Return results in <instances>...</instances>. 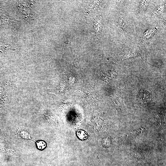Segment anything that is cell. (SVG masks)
<instances>
[{
    "mask_svg": "<svg viewBox=\"0 0 166 166\" xmlns=\"http://www.w3.org/2000/svg\"><path fill=\"white\" fill-rule=\"evenodd\" d=\"M140 4V11L142 13L147 8L148 4V1H141Z\"/></svg>",
    "mask_w": 166,
    "mask_h": 166,
    "instance_id": "9c48e42d",
    "label": "cell"
},
{
    "mask_svg": "<svg viewBox=\"0 0 166 166\" xmlns=\"http://www.w3.org/2000/svg\"><path fill=\"white\" fill-rule=\"evenodd\" d=\"M118 24L124 32L128 34L130 32V29L127 20L125 17L121 14H118Z\"/></svg>",
    "mask_w": 166,
    "mask_h": 166,
    "instance_id": "3957f363",
    "label": "cell"
},
{
    "mask_svg": "<svg viewBox=\"0 0 166 166\" xmlns=\"http://www.w3.org/2000/svg\"><path fill=\"white\" fill-rule=\"evenodd\" d=\"M9 50H15L14 48L10 44L0 41V52H3Z\"/></svg>",
    "mask_w": 166,
    "mask_h": 166,
    "instance_id": "277c9868",
    "label": "cell"
},
{
    "mask_svg": "<svg viewBox=\"0 0 166 166\" xmlns=\"http://www.w3.org/2000/svg\"><path fill=\"white\" fill-rule=\"evenodd\" d=\"M136 98L139 104L142 106L147 105L152 101V97L149 92L142 89L138 92Z\"/></svg>",
    "mask_w": 166,
    "mask_h": 166,
    "instance_id": "7a4b0ae2",
    "label": "cell"
},
{
    "mask_svg": "<svg viewBox=\"0 0 166 166\" xmlns=\"http://www.w3.org/2000/svg\"><path fill=\"white\" fill-rule=\"evenodd\" d=\"M143 130V128H139L132 132L128 134L127 136L128 138H135L136 136H137L138 135L140 134Z\"/></svg>",
    "mask_w": 166,
    "mask_h": 166,
    "instance_id": "52a82bcc",
    "label": "cell"
},
{
    "mask_svg": "<svg viewBox=\"0 0 166 166\" xmlns=\"http://www.w3.org/2000/svg\"><path fill=\"white\" fill-rule=\"evenodd\" d=\"M156 30L155 28L153 29H149L147 30L144 34V38H148L155 32Z\"/></svg>",
    "mask_w": 166,
    "mask_h": 166,
    "instance_id": "ba28073f",
    "label": "cell"
},
{
    "mask_svg": "<svg viewBox=\"0 0 166 166\" xmlns=\"http://www.w3.org/2000/svg\"><path fill=\"white\" fill-rule=\"evenodd\" d=\"M76 134L79 138L82 140H86L88 137L87 133L82 130H77L76 131Z\"/></svg>",
    "mask_w": 166,
    "mask_h": 166,
    "instance_id": "8992f818",
    "label": "cell"
},
{
    "mask_svg": "<svg viewBox=\"0 0 166 166\" xmlns=\"http://www.w3.org/2000/svg\"><path fill=\"white\" fill-rule=\"evenodd\" d=\"M156 118V119L158 123H160V124H164V121H163L162 117H161L160 115H158L157 116Z\"/></svg>",
    "mask_w": 166,
    "mask_h": 166,
    "instance_id": "8fae6325",
    "label": "cell"
},
{
    "mask_svg": "<svg viewBox=\"0 0 166 166\" xmlns=\"http://www.w3.org/2000/svg\"><path fill=\"white\" fill-rule=\"evenodd\" d=\"M131 156L134 158L139 160L144 157V155L139 150H132L130 153Z\"/></svg>",
    "mask_w": 166,
    "mask_h": 166,
    "instance_id": "5b68a950",
    "label": "cell"
},
{
    "mask_svg": "<svg viewBox=\"0 0 166 166\" xmlns=\"http://www.w3.org/2000/svg\"><path fill=\"white\" fill-rule=\"evenodd\" d=\"M164 7V6H160L158 9L156 10V12H155L154 13V14H153L155 15H157L159 13H160L161 11L163 10V8Z\"/></svg>",
    "mask_w": 166,
    "mask_h": 166,
    "instance_id": "7c38bea8",
    "label": "cell"
},
{
    "mask_svg": "<svg viewBox=\"0 0 166 166\" xmlns=\"http://www.w3.org/2000/svg\"><path fill=\"white\" fill-rule=\"evenodd\" d=\"M111 99V103L113 106L116 109L118 112L123 115H126V111L121 90L118 89L113 94Z\"/></svg>",
    "mask_w": 166,
    "mask_h": 166,
    "instance_id": "6da1fadb",
    "label": "cell"
},
{
    "mask_svg": "<svg viewBox=\"0 0 166 166\" xmlns=\"http://www.w3.org/2000/svg\"><path fill=\"white\" fill-rule=\"evenodd\" d=\"M135 166H146L143 164H137L135 165Z\"/></svg>",
    "mask_w": 166,
    "mask_h": 166,
    "instance_id": "4fadbf2b",
    "label": "cell"
},
{
    "mask_svg": "<svg viewBox=\"0 0 166 166\" xmlns=\"http://www.w3.org/2000/svg\"><path fill=\"white\" fill-rule=\"evenodd\" d=\"M36 144L38 148L41 150L44 149L46 146L45 142L43 141H38L37 142Z\"/></svg>",
    "mask_w": 166,
    "mask_h": 166,
    "instance_id": "30bf717a",
    "label": "cell"
}]
</instances>
